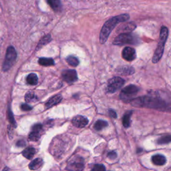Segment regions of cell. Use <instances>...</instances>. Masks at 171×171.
<instances>
[{"instance_id": "1", "label": "cell", "mask_w": 171, "mask_h": 171, "mask_svg": "<svg viewBox=\"0 0 171 171\" xmlns=\"http://www.w3.org/2000/svg\"><path fill=\"white\" fill-rule=\"evenodd\" d=\"M130 16L128 14H122L120 16H115L111 18L109 20L106 21L102 28L100 34V41L101 44H104L106 40H108V37L116 26L121 22L127 21Z\"/></svg>"}, {"instance_id": "2", "label": "cell", "mask_w": 171, "mask_h": 171, "mask_svg": "<svg viewBox=\"0 0 171 171\" xmlns=\"http://www.w3.org/2000/svg\"><path fill=\"white\" fill-rule=\"evenodd\" d=\"M169 30L167 27L165 26L162 27L160 33V41L154 52V56L152 58V62L153 63L158 62L160 59L162 55H163L164 52V47L166 43V41L167 40Z\"/></svg>"}, {"instance_id": "3", "label": "cell", "mask_w": 171, "mask_h": 171, "mask_svg": "<svg viewBox=\"0 0 171 171\" xmlns=\"http://www.w3.org/2000/svg\"><path fill=\"white\" fill-rule=\"evenodd\" d=\"M17 58V53L15 48L10 46L7 49V52L6 55L5 61L3 62V71H7L10 70V68L12 66V65L16 61V59Z\"/></svg>"}, {"instance_id": "4", "label": "cell", "mask_w": 171, "mask_h": 171, "mask_svg": "<svg viewBox=\"0 0 171 171\" xmlns=\"http://www.w3.org/2000/svg\"><path fill=\"white\" fill-rule=\"evenodd\" d=\"M139 89L135 85H129L122 90L121 94H120V98L123 101H128L131 100L133 96H135L137 93Z\"/></svg>"}, {"instance_id": "5", "label": "cell", "mask_w": 171, "mask_h": 171, "mask_svg": "<svg viewBox=\"0 0 171 171\" xmlns=\"http://www.w3.org/2000/svg\"><path fill=\"white\" fill-rule=\"evenodd\" d=\"M135 41V37L132 35L128 33H124L117 36L113 41V44L116 45H122L125 44H134Z\"/></svg>"}, {"instance_id": "6", "label": "cell", "mask_w": 171, "mask_h": 171, "mask_svg": "<svg viewBox=\"0 0 171 171\" xmlns=\"http://www.w3.org/2000/svg\"><path fill=\"white\" fill-rule=\"evenodd\" d=\"M124 84V80L120 77H114L108 81L107 91L110 93H114Z\"/></svg>"}, {"instance_id": "7", "label": "cell", "mask_w": 171, "mask_h": 171, "mask_svg": "<svg viewBox=\"0 0 171 171\" xmlns=\"http://www.w3.org/2000/svg\"><path fill=\"white\" fill-rule=\"evenodd\" d=\"M63 79L68 83L74 82L78 80L77 72L74 70H67L62 72Z\"/></svg>"}, {"instance_id": "8", "label": "cell", "mask_w": 171, "mask_h": 171, "mask_svg": "<svg viewBox=\"0 0 171 171\" xmlns=\"http://www.w3.org/2000/svg\"><path fill=\"white\" fill-rule=\"evenodd\" d=\"M136 51L131 47H126L122 51V58L126 60L131 62L136 58Z\"/></svg>"}, {"instance_id": "9", "label": "cell", "mask_w": 171, "mask_h": 171, "mask_svg": "<svg viewBox=\"0 0 171 171\" xmlns=\"http://www.w3.org/2000/svg\"><path fill=\"white\" fill-rule=\"evenodd\" d=\"M72 124L77 128H84L88 124V120L84 116L78 115L73 118Z\"/></svg>"}, {"instance_id": "10", "label": "cell", "mask_w": 171, "mask_h": 171, "mask_svg": "<svg viewBox=\"0 0 171 171\" xmlns=\"http://www.w3.org/2000/svg\"><path fill=\"white\" fill-rule=\"evenodd\" d=\"M62 100V97L60 94L55 95L53 96L52 98H51L47 102H46V104H45V106L46 107V108H50L60 102V101Z\"/></svg>"}, {"instance_id": "11", "label": "cell", "mask_w": 171, "mask_h": 171, "mask_svg": "<svg viewBox=\"0 0 171 171\" xmlns=\"http://www.w3.org/2000/svg\"><path fill=\"white\" fill-rule=\"evenodd\" d=\"M166 158L162 154H156L152 157V161L155 165L162 166L166 163Z\"/></svg>"}, {"instance_id": "12", "label": "cell", "mask_w": 171, "mask_h": 171, "mask_svg": "<svg viewBox=\"0 0 171 171\" xmlns=\"http://www.w3.org/2000/svg\"><path fill=\"white\" fill-rule=\"evenodd\" d=\"M36 153V150L32 147H29L27 148L26 149H25L24 151L22 152V154L24 156L25 158L27 159H31L33 158V156H34Z\"/></svg>"}, {"instance_id": "13", "label": "cell", "mask_w": 171, "mask_h": 171, "mask_svg": "<svg viewBox=\"0 0 171 171\" xmlns=\"http://www.w3.org/2000/svg\"><path fill=\"white\" fill-rule=\"evenodd\" d=\"M43 164V160L41 159H36L33 161L31 162V163L29 164V168L31 170H37Z\"/></svg>"}, {"instance_id": "14", "label": "cell", "mask_w": 171, "mask_h": 171, "mask_svg": "<svg viewBox=\"0 0 171 171\" xmlns=\"http://www.w3.org/2000/svg\"><path fill=\"white\" fill-rule=\"evenodd\" d=\"M38 63L41 66H50L54 65V61L52 58H41L39 59Z\"/></svg>"}, {"instance_id": "15", "label": "cell", "mask_w": 171, "mask_h": 171, "mask_svg": "<svg viewBox=\"0 0 171 171\" xmlns=\"http://www.w3.org/2000/svg\"><path fill=\"white\" fill-rule=\"evenodd\" d=\"M26 80H27V84H29L30 85L35 86L38 84V78L36 74H30L27 76Z\"/></svg>"}, {"instance_id": "16", "label": "cell", "mask_w": 171, "mask_h": 171, "mask_svg": "<svg viewBox=\"0 0 171 171\" xmlns=\"http://www.w3.org/2000/svg\"><path fill=\"white\" fill-rule=\"evenodd\" d=\"M108 122L106 121H102V120H99V121H96L94 127L95 128V130L99 131L102 130L103 128H106V126H108Z\"/></svg>"}, {"instance_id": "17", "label": "cell", "mask_w": 171, "mask_h": 171, "mask_svg": "<svg viewBox=\"0 0 171 171\" xmlns=\"http://www.w3.org/2000/svg\"><path fill=\"white\" fill-rule=\"evenodd\" d=\"M132 115L131 112H128L126 114H124L122 118V124L125 128H128L131 125V116Z\"/></svg>"}, {"instance_id": "18", "label": "cell", "mask_w": 171, "mask_h": 171, "mask_svg": "<svg viewBox=\"0 0 171 171\" xmlns=\"http://www.w3.org/2000/svg\"><path fill=\"white\" fill-rule=\"evenodd\" d=\"M84 169V164L81 162H75L69 165L68 169L70 170H82Z\"/></svg>"}, {"instance_id": "19", "label": "cell", "mask_w": 171, "mask_h": 171, "mask_svg": "<svg viewBox=\"0 0 171 171\" xmlns=\"http://www.w3.org/2000/svg\"><path fill=\"white\" fill-rule=\"evenodd\" d=\"M50 6L52 7L55 11H58L61 7L60 0H48Z\"/></svg>"}, {"instance_id": "20", "label": "cell", "mask_w": 171, "mask_h": 171, "mask_svg": "<svg viewBox=\"0 0 171 171\" xmlns=\"http://www.w3.org/2000/svg\"><path fill=\"white\" fill-rule=\"evenodd\" d=\"M66 61L70 66L74 67H76L79 64V60H78V59L74 56H72V55L68 56L66 58Z\"/></svg>"}, {"instance_id": "21", "label": "cell", "mask_w": 171, "mask_h": 171, "mask_svg": "<svg viewBox=\"0 0 171 171\" xmlns=\"http://www.w3.org/2000/svg\"><path fill=\"white\" fill-rule=\"evenodd\" d=\"M51 40H52V38H51L50 35H47V36H44V38L40 41V42L38 44V47H37V48H38V50L40 49V48H41L44 45L49 43Z\"/></svg>"}, {"instance_id": "22", "label": "cell", "mask_w": 171, "mask_h": 171, "mask_svg": "<svg viewBox=\"0 0 171 171\" xmlns=\"http://www.w3.org/2000/svg\"><path fill=\"white\" fill-rule=\"evenodd\" d=\"M40 131L32 130V131L30 132V135H29V139L31 141H37V140H38L40 137Z\"/></svg>"}, {"instance_id": "23", "label": "cell", "mask_w": 171, "mask_h": 171, "mask_svg": "<svg viewBox=\"0 0 171 171\" xmlns=\"http://www.w3.org/2000/svg\"><path fill=\"white\" fill-rule=\"evenodd\" d=\"M26 101L27 102H34L38 100L36 95L33 92H30L26 95Z\"/></svg>"}, {"instance_id": "24", "label": "cell", "mask_w": 171, "mask_h": 171, "mask_svg": "<svg viewBox=\"0 0 171 171\" xmlns=\"http://www.w3.org/2000/svg\"><path fill=\"white\" fill-rule=\"evenodd\" d=\"M171 142V135L169 136H164L162 138H160L157 141L158 144L159 145H164V144H167Z\"/></svg>"}, {"instance_id": "25", "label": "cell", "mask_w": 171, "mask_h": 171, "mask_svg": "<svg viewBox=\"0 0 171 171\" xmlns=\"http://www.w3.org/2000/svg\"><path fill=\"white\" fill-rule=\"evenodd\" d=\"M134 72H135V70H134L131 67H124L122 70V73L126 75L132 74Z\"/></svg>"}, {"instance_id": "26", "label": "cell", "mask_w": 171, "mask_h": 171, "mask_svg": "<svg viewBox=\"0 0 171 171\" xmlns=\"http://www.w3.org/2000/svg\"><path fill=\"white\" fill-rule=\"evenodd\" d=\"M92 170L96 171H101V170H105L106 168L105 166L102 164H96L94 166V167L92 169Z\"/></svg>"}, {"instance_id": "27", "label": "cell", "mask_w": 171, "mask_h": 171, "mask_svg": "<svg viewBox=\"0 0 171 171\" xmlns=\"http://www.w3.org/2000/svg\"><path fill=\"white\" fill-rule=\"evenodd\" d=\"M8 117H9V120H10V121L12 124H15L16 125V122L14 121V118H13V116L12 113V111L10 109L8 110Z\"/></svg>"}, {"instance_id": "28", "label": "cell", "mask_w": 171, "mask_h": 171, "mask_svg": "<svg viewBox=\"0 0 171 171\" xmlns=\"http://www.w3.org/2000/svg\"><path fill=\"white\" fill-rule=\"evenodd\" d=\"M21 108L22 110H24V111H29L32 109V107L28 104H24L21 106Z\"/></svg>"}, {"instance_id": "29", "label": "cell", "mask_w": 171, "mask_h": 171, "mask_svg": "<svg viewBox=\"0 0 171 171\" xmlns=\"http://www.w3.org/2000/svg\"><path fill=\"white\" fill-rule=\"evenodd\" d=\"M108 157L110 159H115L117 157V154L115 152L112 151L108 154Z\"/></svg>"}, {"instance_id": "30", "label": "cell", "mask_w": 171, "mask_h": 171, "mask_svg": "<svg viewBox=\"0 0 171 171\" xmlns=\"http://www.w3.org/2000/svg\"><path fill=\"white\" fill-rule=\"evenodd\" d=\"M109 114L110 116L112 117V118H116L117 117V114L115 112V111L113 110H109Z\"/></svg>"}, {"instance_id": "31", "label": "cell", "mask_w": 171, "mask_h": 171, "mask_svg": "<svg viewBox=\"0 0 171 171\" xmlns=\"http://www.w3.org/2000/svg\"><path fill=\"white\" fill-rule=\"evenodd\" d=\"M26 145V142L24 140H20L17 142V146L19 147H24Z\"/></svg>"}]
</instances>
